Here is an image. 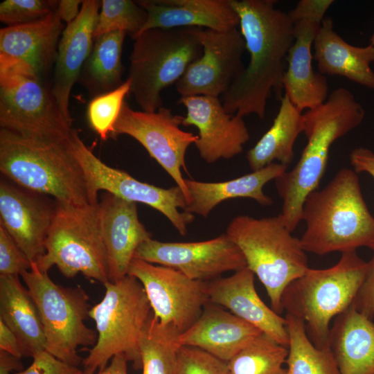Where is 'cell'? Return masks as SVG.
Returning <instances> with one entry per match:
<instances>
[{
	"instance_id": "cell-1",
	"label": "cell",
	"mask_w": 374,
	"mask_h": 374,
	"mask_svg": "<svg viewBox=\"0 0 374 374\" xmlns=\"http://www.w3.org/2000/svg\"><path fill=\"white\" fill-rule=\"evenodd\" d=\"M231 3L239 17L249 62L222 96V105L229 114L263 118L272 92L278 100L283 98L284 61L294 42L293 23L288 13L275 7V0Z\"/></svg>"
},
{
	"instance_id": "cell-2",
	"label": "cell",
	"mask_w": 374,
	"mask_h": 374,
	"mask_svg": "<svg viewBox=\"0 0 374 374\" xmlns=\"http://www.w3.org/2000/svg\"><path fill=\"white\" fill-rule=\"evenodd\" d=\"M303 116L306 145L294 167L275 179L283 200L279 215L291 232L302 221V208L307 196L318 189L332 145L358 127L365 112L348 89L339 87L323 103L308 109Z\"/></svg>"
},
{
	"instance_id": "cell-3",
	"label": "cell",
	"mask_w": 374,
	"mask_h": 374,
	"mask_svg": "<svg viewBox=\"0 0 374 374\" xmlns=\"http://www.w3.org/2000/svg\"><path fill=\"white\" fill-rule=\"evenodd\" d=\"M306 229L303 249L319 256L357 251L374 241V217L364 199L356 172L340 169L321 190L310 193L302 208Z\"/></svg>"
},
{
	"instance_id": "cell-4",
	"label": "cell",
	"mask_w": 374,
	"mask_h": 374,
	"mask_svg": "<svg viewBox=\"0 0 374 374\" xmlns=\"http://www.w3.org/2000/svg\"><path fill=\"white\" fill-rule=\"evenodd\" d=\"M0 171L16 184L59 204L99 202L67 143L33 139L1 129Z\"/></svg>"
},
{
	"instance_id": "cell-5",
	"label": "cell",
	"mask_w": 374,
	"mask_h": 374,
	"mask_svg": "<svg viewBox=\"0 0 374 374\" xmlns=\"http://www.w3.org/2000/svg\"><path fill=\"white\" fill-rule=\"evenodd\" d=\"M367 267V262L352 251L341 253L339 261L329 268H309L285 290L283 311L304 321L317 347L329 346L330 321L352 305Z\"/></svg>"
},
{
	"instance_id": "cell-6",
	"label": "cell",
	"mask_w": 374,
	"mask_h": 374,
	"mask_svg": "<svg viewBox=\"0 0 374 374\" xmlns=\"http://www.w3.org/2000/svg\"><path fill=\"white\" fill-rule=\"evenodd\" d=\"M226 233L242 253L247 267L264 285L271 308L280 314L285 290L310 268L300 238L292 234L280 215L262 218L238 215Z\"/></svg>"
},
{
	"instance_id": "cell-7",
	"label": "cell",
	"mask_w": 374,
	"mask_h": 374,
	"mask_svg": "<svg viewBox=\"0 0 374 374\" xmlns=\"http://www.w3.org/2000/svg\"><path fill=\"white\" fill-rule=\"evenodd\" d=\"M201 28H152L134 39L127 80L130 93L143 111L153 112L161 107V91L176 84L201 57Z\"/></svg>"
},
{
	"instance_id": "cell-8",
	"label": "cell",
	"mask_w": 374,
	"mask_h": 374,
	"mask_svg": "<svg viewBox=\"0 0 374 374\" xmlns=\"http://www.w3.org/2000/svg\"><path fill=\"white\" fill-rule=\"evenodd\" d=\"M103 285V299L89 312L96 323L98 338L83 359L84 370L91 373L97 369L102 371L118 354L124 355L139 370L142 368L139 339L152 311L145 291L140 281L130 275Z\"/></svg>"
},
{
	"instance_id": "cell-9",
	"label": "cell",
	"mask_w": 374,
	"mask_h": 374,
	"mask_svg": "<svg viewBox=\"0 0 374 374\" xmlns=\"http://www.w3.org/2000/svg\"><path fill=\"white\" fill-rule=\"evenodd\" d=\"M0 126L24 137L62 143L73 130L46 80L21 62L0 64Z\"/></svg>"
},
{
	"instance_id": "cell-10",
	"label": "cell",
	"mask_w": 374,
	"mask_h": 374,
	"mask_svg": "<svg viewBox=\"0 0 374 374\" xmlns=\"http://www.w3.org/2000/svg\"><path fill=\"white\" fill-rule=\"evenodd\" d=\"M98 203L57 202L45 242L46 253L35 265L40 271L48 272L56 266L68 278L81 273L91 281L103 285L109 281Z\"/></svg>"
},
{
	"instance_id": "cell-11",
	"label": "cell",
	"mask_w": 374,
	"mask_h": 374,
	"mask_svg": "<svg viewBox=\"0 0 374 374\" xmlns=\"http://www.w3.org/2000/svg\"><path fill=\"white\" fill-rule=\"evenodd\" d=\"M33 301L43 323L45 350L57 359L75 366L82 364L79 346H94L97 332L87 327L84 320L91 309L89 297L80 286L56 284L48 272L32 264L20 275Z\"/></svg>"
},
{
	"instance_id": "cell-12",
	"label": "cell",
	"mask_w": 374,
	"mask_h": 374,
	"mask_svg": "<svg viewBox=\"0 0 374 374\" xmlns=\"http://www.w3.org/2000/svg\"><path fill=\"white\" fill-rule=\"evenodd\" d=\"M67 145L82 168L95 199L98 200V193L103 190L129 202L145 204L165 215L180 235L187 234L188 225L195 216L183 211L188 202L179 186L158 187L106 165L84 143L75 129Z\"/></svg>"
},
{
	"instance_id": "cell-13",
	"label": "cell",
	"mask_w": 374,
	"mask_h": 374,
	"mask_svg": "<svg viewBox=\"0 0 374 374\" xmlns=\"http://www.w3.org/2000/svg\"><path fill=\"white\" fill-rule=\"evenodd\" d=\"M330 6L326 0H301L288 12L294 42L285 58L283 87L284 94L301 112L321 105L328 97L326 77L312 67V47Z\"/></svg>"
},
{
	"instance_id": "cell-14",
	"label": "cell",
	"mask_w": 374,
	"mask_h": 374,
	"mask_svg": "<svg viewBox=\"0 0 374 374\" xmlns=\"http://www.w3.org/2000/svg\"><path fill=\"white\" fill-rule=\"evenodd\" d=\"M183 117L163 107L153 112L134 110L125 100L112 138L126 134L141 143L181 189L188 204V191L181 170L187 172L186 153L198 136L179 127Z\"/></svg>"
},
{
	"instance_id": "cell-15",
	"label": "cell",
	"mask_w": 374,
	"mask_h": 374,
	"mask_svg": "<svg viewBox=\"0 0 374 374\" xmlns=\"http://www.w3.org/2000/svg\"><path fill=\"white\" fill-rule=\"evenodd\" d=\"M127 275L142 284L154 317L181 333L199 319L209 303L207 282L191 279L175 269L133 258Z\"/></svg>"
},
{
	"instance_id": "cell-16",
	"label": "cell",
	"mask_w": 374,
	"mask_h": 374,
	"mask_svg": "<svg viewBox=\"0 0 374 374\" xmlns=\"http://www.w3.org/2000/svg\"><path fill=\"white\" fill-rule=\"evenodd\" d=\"M134 258L170 267L191 279L205 282L247 267L242 253L226 233L191 242H166L151 238L139 246Z\"/></svg>"
},
{
	"instance_id": "cell-17",
	"label": "cell",
	"mask_w": 374,
	"mask_h": 374,
	"mask_svg": "<svg viewBox=\"0 0 374 374\" xmlns=\"http://www.w3.org/2000/svg\"><path fill=\"white\" fill-rule=\"evenodd\" d=\"M202 54L176 82L181 97L223 96L245 67L244 39L238 28L226 31L201 28Z\"/></svg>"
},
{
	"instance_id": "cell-18",
	"label": "cell",
	"mask_w": 374,
	"mask_h": 374,
	"mask_svg": "<svg viewBox=\"0 0 374 374\" xmlns=\"http://www.w3.org/2000/svg\"><path fill=\"white\" fill-rule=\"evenodd\" d=\"M2 177L0 225L31 264L36 265L46 253L45 242L57 202Z\"/></svg>"
},
{
	"instance_id": "cell-19",
	"label": "cell",
	"mask_w": 374,
	"mask_h": 374,
	"mask_svg": "<svg viewBox=\"0 0 374 374\" xmlns=\"http://www.w3.org/2000/svg\"><path fill=\"white\" fill-rule=\"evenodd\" d=\"M178 103L186 109L182 125L195 126L199 131L194 144L206 162L230 159L243 151L250 137L244 117L227 113L218 97H181Z\"/></svg>"
},
{
	"instance_id": "cell-20",
	"label": "cell",
	"mask_w": 374,
	"mask_h": 374,
	"mask_svg": "<svg viewBox=\"0 0 374 374\" xmlns=\"http://www.w3.org/2000/svg\"><path fill=\"white\" fill-rule=\"evenodd\" d=\"M98 206L109 281L114 283L128 274L137 248L152 237L139 221L136 203L103 192Z\"/></svg>"
},
{
	"instance_id": "cell-21",
	"label": "cell",
	"mask_w": 374,
	"mask_h": 374,
	"mask_svg": "<svg viewBox=\"0 0 374 374\" xmlns=\"http://www.w3.org/2000/svg\"><path fill=\"white\" fill-rule=\"evenodd\" d=\"M254 276L255 274L245 267L229 277L208 281L209 302L229 310L287 348L289 335L286 319L262 301L255 288Z\"/></svg>"
},
{
	"instance_id": "cell-22",
	"label": "cell",
	"mask_w": 374,
	"mask_h": 374,
	"mask_svg": "<svg viewBox=\"0 0 374 374\" xmlns=\"http://www.w3.org/2000/svg\"><path fill=\"white\" fill-rule=\"evenodd\" d=\"M100 6L99 1H82L78 17L64 28L58 44L51 90L64 116L71 122V91L91 52Z\"/></svg>"
},
{
	"instance_id": "cell-23",
	"label": "cell",
	"mask_w": 374,
	"mask_h": 374,
	"mask_svg": "<svg viewBox=\"0 0 374 374\" xmlns=\"http://www.w3.org/2000/svg\"><path fill=\"white\" fill-rule=\"evenodd\" d=\"M56 9L40 20L1 28L0 64L21 62L46 80L64 29Z\"/></svg>"
},
{
	"instance_id": "cell-24",
	"label": "cell",
	"mask_w": 374,
	"mask_h": 374,
	"mask_svg": "<svg viewBox=\"0 0 374 374\" xmlns=\"http://www.w3.org/2000/svg\"><path fill=\"white\" fill-rule=\"evenodd\" d=\"M262 333L223 307L209 302L199 319L180 334L179 342L181 346L199 348L227 363Z\"/></svg>"
},
{
	"instance_id": "cell-25",
	"label": "cell",
	"mask_w": 374,
	"mask_h": 374,
	"mask_svg": "<svg viewBox=\"0 0 374 374\" xmlns=\"http://www.w3.org/2000/svg\"><path fill=\"white\" fill-rule=\"evenodd\" d=\"M148 14L141 33L152 28H205L226 31L239 26L231 0L136 1Z\"/></svg>"
},
{
	"instance_id": "cell-26",
	"label": "cell",
	"mask_w": 374,
	"mask_h": 374,
	"mask_svg": "<svg viewBox=\"0 0 374 374\" xmlns=\"http://www.w3.org/2000/svg\"><path fill=\"white\" fill-rule=\"evenodd\" d=\"M313 59L323 75H339L374 89V46H356L346 42L334 30L332 18L323 19L313 43Z\"/></svg>"
},
{
	"instance_id": "cell-27",
	"label": "cell",
	"mask_w": 374,
	"mask_h": 374,
	"mask_svg": "<svg viewBox=\"0 0 374 374\" xmlns=\"http://www.w3.org/2000/svg\"><path fill=\"white\" fill-rule=\"evenodd\" d=\"M287 169L286 166L274 162L258 170L225 181L185 179L189 202L183 211L206 217L222 202L234 198H250L262 206H270L273 200L264 193L263 187L280 177Z\"/></svg>"
},
{
	"instance_id": "cell-28",
	"label": "cell",
	"mask_w": 374,
	"mask_h": 374,
	"mask_svg": "<svg viewBox=\"0 0 374 374\" xmlns=\"http://www.w3.org/2000/svg\"><path fill=\"white\" fill-rule=\"evenodd\" d=\"M329 347L340 374H374V323L352 306L335 317Z\"/></svg>"
},
{
	"instance_id": "cell-29",
	"label": "cell",
	"mask_w": 374,
	"mask_h": 374,
	"mask_svg": "<svg viewBox=\"0 0 374 374\" xmlns=\"http://www.w3.org/2000/svg\"><path fill=\"white\" fill-rule=\"evenodd\" d=\"M19 276H0V320L18 338L24 357L46 348V337L39 310Z\"/></svg>"
},
{
	"instance_id": "cell-30",
	"label": "cell",
	"mask_w": 374,
	"mask_h": 374,
	"mask_svg": "<svg viewBox=\"0 0 374 374\" xmlns=\"http://www.w3.org/2000/svg\"><path fill=\"white\" fill-rule=\"evenodd\" d=\"M276 116L270 128L247 154L252 171H256L278 161L288 167L294 157V146L303 132V116L283 94Z\"/></svg>"
},
{
	"instance_id": "cell-31",
	"label": "cell",
	"mask_w": 374,
	"mask_h": 374,
	"mask_svg": "<svg viewBox=\"0 0 374 374\" xmlns=\"http://www.w3.org/2000/svg\"><path fill=\"white\" fill-rule=\"evenodd\" d=\"M125 35L123 31H115L96 39L78 80L91 99L112 91L123 83L121 55Z\"/></svg>"
},
{
	"instance_id": "cell-32",
	"label": "cell",
	"mask_w": 374,
	"mask_h": 374,
	"mask_svg": "<svg viewBox=\"0 0 374 374\" xmlns=\"http://www.w3.org/2000/svg\"><path fill=\"white\" fill-rule=\"evenodd\" d=\"M285 318L289 335L286 374H340L330 347H317L301 319L290 314Z\"/></svg>"
},
{
	"instance_id": "cell-33",
	"label": "cell",
	"mask_w": 374,
	"mask_h": 374,
	"mask_svg": "<svg viewBox=\"0 0 374 374\" xmlns=\"http://www.w3.org/2000/svg\"><path fill=\"white\" fill-rule=\"evenodd\" d=\"M181 332L163 325L152 312L139 339L143 374H175Z\"/></svg>"
},
{
	"instance_id": "cell-34",
	"label": "cell",
	"mask_w": 374,
	"mask_h": 374,
	"mask_svg": "<svg viewBox=\"0 0 374 374\" xmlns=\"http://www.w3.org/2000/svg\"><path fill=\"white\" fill-rule=\"evenodd\" d=\"M288 348L262 333L227 362L229 374H286Z\"/></svg>"
},
{
	"instance_id": "cell-35",
	"label": "cell",
	"mask_w": 374,
	"mask_h": 374,
	"mask_svg": "<svg viewBox=\"0 0 374 374\" xmlns=\"http://www.w3.org/2000/svg\"><path fill=\"white\" fill-rule=\"evenodd\" d=\"M148 18L136 1L103 0L93 30V39L115 31H123L135 39Z\"/></svg>"
},
{
	"instance_id": "cell-36",
	"label": "cell",
	"mask_w": 374,
	"mask_h": 374,
	"mask_svg": "<svg viewBox=\"0 0 374 374\" xmlns=\"http://www.w3.org/2000/svg\"><path fill=\"white\" fill-rule=\"evenodd\" d=\"M130 82L126 80L118 88L96 96L89 102L87 118L91 129L103 139L112 137L126 96L130 93Z\"/></svg>"
},
{
	"instance_id": "cell-37",
	"label": "cell",
	"mask_w": 374,
	"mask_h": 374,
	"mask_svg": "<svg viewBox=\"0 0 374 374\" xmlns=\"http://www.w3.org/2000/svg\"><path fill=\"white\" fill-rule=\"evenodd\" d=\"M57 1L5 0L0 3V21L12 26L40 20L56 9Z\"/></svg>"
},
{
	"instance_id": "cell-38",
	"label": "cell",
	"mask_w": 374,
	"mask_h": 374,
	"mask_svg": "<svg viewBox=\"0 0 374 374\" xmlns=\"http://www.w3.org/2000/svg\"><path fill=\"white\" fill-rule=\"evenodd\" d=\"M175 374H229L227 363L199 348L181 346Z\"/></svg>"
},
{
	"instance_id": "cell-39",
	"label": "cell",
	"mask_w": 374,
	"mask_h": 374,
	"mask_svg": "<svg viewBox=\"0 0 374 374\" xmlns=\"http://www.w3.org/2000/svg\"><path fill=\"white\" fill-rule=\"evenodd\" d=\"M31 267L30 261L0 225V276H20Z\"/></svg>"
},
{
	"instance_id": "cell-40",
	"label": "cell",
	"mask_w": 374,
	"mask_h": 374,
	"mask_svg": "<svg viewBox=\"0 0 374 374\" xmlns=\"http://www.w3.org/2000/svg\"><path fill=\"white\" fill-rule=\"evenodd\" d=\"M32 364L15 374H85L78 366L69 364L46 350L39 351L33 357Z\"/></svg>"
},
{
	"instance_id": "cell-41",
	"label": "cell",
	"mask_w": 374,
	"mask_h": 374,
	"mask_svg": "<svg viewBox=\"0 0 374 374\" xmlns=\"http://www.w3.org/2000/svg\"><path fill=\"white\" fill-rule=\"evenodd\" d=\"M373 251L371 259L367 262L366 274L352 307L373 320L374 318V241L368 246Z\"/></svg>"
},
{
	"instance_id": "cell-42",
	"label": "cell",
	"mask_w": 374,
	"mask_h": 374,
	"mask_svg": "<svg viewBox=\"0 0 374 374\" xmlns=\"http://www.w3.org/2000/svg\"><path fill=\"white\" fill-rule=\"evenodd\" d=\"M350 161L357 173L366 172L374 179V152L368 148L359 147L352 150Z\"/></svg>"
},
{
	"instance_id": "cell-43",
	"label": "cell",
	"mask_w": 374,
	"mask_h": 374,
	"mask_svg": "<svg viewBox=\"0 0 374 374\" xmlns=\"http://www.w3.org/2000/svg\"><path fill=\"white\" fill-rule=\"evenodd\" d=\"M0 350L20 359L24 357L18 338L1 320H0Z\"/></svg>"
},
{
	"instance_id": "cell-44",
	"label": "cell",
	"mask_w": 374,
	"mask_h": 374,
	"mask_svg": "<svg viewBox=\"0 0 374 374\" xmlns=\"http://www.w3.org/2000/svg\"><path fill=\"white\" fill-rule=\"evenodd\" d=\"M82 3L80 0L58 1L56 10L60 19L67 24L73 22L80 14Z\"/></svg>"
},
{
	"instance_id": "cell-45",
	"label": "cell",
	"mask_w": 374,
	"mask_h": 374,
	"mask_svg": "<svg viewBox=\"0 0 374 374\" xmlns=\"http://www.w3.org/2000/svg\"><path fill=\"white\" fill-rule=\"evenodd\" d=\"M24 370L21 359L0 350V374H11Z\"/></svg>"
},
{
	"instance_id": "cell-46",
	"label": "cell",
	"mask_w": 374,
	"mask_h": 374,
	"mask_svg": "<svg viewBox=\"0 0 374 374\" xmlns=\"http://www.w3.org/2000/svg\"><path fill=\"white\" fill-rule=\"evenodd\" d=\"M127 362L124 355H116L112 357L109 365L107 366L102 371H98L97 374H127ZM84 373L85 374H95L86 371H84Z\"/></svg>"
},
{
	"instance_id": "cell-47",
	"label": "cell",
	"mask_w": 374,
	"mask_h": 374,
	"mask_svg": "<svg viewBox=\"0 0 374 374\" xmlns=\"http://www.w3.org/2000/svg\"><path fill=\"white\" fill-rule=\"evenodd\" d=\"M370 44L374 46V32L370 38Z\"/></svg>"
}]
</instances>
